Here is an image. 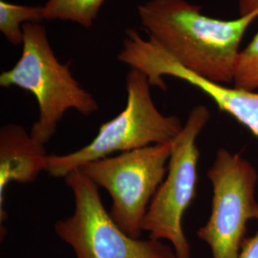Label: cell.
Returning a JSON list of instances; mask_svg holds the SVG:
<instances>
[{
  "label": "cell",
  "instance_id": "3957f363",
  "mask_svg": "<svg viewBox=\"0 0 258 258\" xmlns=\"http://www.w3.org/2000/svg\"><path fill=\"white\" fill-rule=\"evenodd\" d=\"M150 88L146 75L130 69L125 77L126 104L123 110L103 122L88 145L71 153L49 155L47 173L55 178H65L93 161L171 143L184 123L177 116H166L157 108Z\"/></svg>",
  "mask_w": 258,
  "mask_h": 258
},
{
  "label": "cell",
  "instance_id": "8992f818",
  "mask_svg": "<svg viewBox=\"0 0 258 258\" xmlns=\"http://www.w3.org/2000/svg\"><path fill=\"white\" fill-rule=\"evenodd\" d=\"M171 143L93 161L80 169L112 199L111 217L129 236L141 238L143 220L167 172Z\"/></svg>",
  "mask_w": 258,
  "mask_h": 258
},
{
  "label": "cell",
  "instance_id": "30bf717a",
  "mask_svg": "<svg viewBox=\"0 0 258 258\" xmlns=\"http://www.w3.org/2000/svg\"><path fill=\"white\" fill-rule=\"evenodd\" d=\"M43 20V6H24L0 0V32L14 46L23 45L24 24Z\"/></svg>",
  "mask_w": 258,
  "mask_h": 258
},
{
  "label": "cell",
  "instance_id": "277c9868",
  "mask_svg": "<svg viewBox=\"0 0 258 258\" xmlns=\"http://www.w3.org/2000/svg\"><path fill=\"white\" fill-rule=\"evenodd\" d=\"M74 196L73 214L54 225L56 236L76 258H177L160 240L133 238L120 229L102 203L99 186L77 169L64 178Z\"/></svg>",
  "mask_w": 258,
  "mask_h": 258
},
{
  "label": "cell",
  "instance_id": "6da1fadb",
  "mask_svg": "<svg viewBox=\"0 0 258 258\" xmlns=\"http://www.w3.org/2000/svg\"><path fill=\"white\" fill-rule=\"evenodd\" d=\"M201 10L186 0H148L137 7L148 37L179 64L214 83H233L241 41L257 12L227 20Z\"/></svg>",
  "mask_w": 258,
  "mask_h": 258
},
{
  "label": "cell",
  "instance_id": "7c38bea8",
  "mask_svg": "<svg viewBox=\"0 0 258 258\" xmlns=\"http://www.w3.org/2000/svg\"><path fill=\"white\" fill-rule=\"evenodd\" d=\"M240 15L256 11L258 0H238ZM234 87L249 91L258 90V32L247 46L240 52L233 79Z\"/></svg>",
  "mask_w": 258,
  "mask_h": 258
},
{
  "label": "cell",
  "instance_id": "7a4b0ae2",
  "mask_svg": "<svg viewBox=\"0 0 258 258\" xmlns=\"http://www.w3.org/2000/svg\"><path fill=\"white\" fill-rule=\"evenodd\" d=\"M22 54L14 67L0 75L2 87L16 86L31 93L37 100L39 115L31 135L45 145L56 131L68 110L90 116L99 110V103L72 74L69 64H62L40 23L23 25Z\"/></svg>",
  "mask_w": 258,
  "mask_h": 258
},
{
  "label": "cell",
  "instance_id": "52a82bcc",
  "mask_svg": "<svg viewBox=\"0 0 258 258\" xmlns=\"http://www.w3.org/2000/svg\"><path fill=\"white\" fill-rule=\"evenodd\" d=\"M207 176L212 212L197 236L210 247L212 258H239L248 222H258L257 171L239 154L220 148Z\"/></svg>",
  "mask_w": 258,
  "mask_h": 258
},
{
  "label": "cell",
  "instance_id": "4fadbf2b",
  "mask_svg": "<svg viewBox=\"0 0 258 258\" xmlns=\"http://www.w3.org/2000/svg\"><path fill=\"white\" fill-rule=\"evenodd\" d=\"M239 258H258V231L254 236L244 242Z\"/></svg>",
  "mask_w": 258,
  "mask_h": 258
},
{
  "label": "cell",
  "instance_id": "5b68a950",
  "mask_svg": "<svg viewBox=\"0 0 258 258\" xmlns=\"http://www.w3.org/2000/svg\"><path fill=\"white\" fill-rule=\"evenodd\" d=\"M210 119V111L205 105H197L189 112L183 129L172 141L165 180L142 224V230L149 233V238L168 241L177 258H191L183 218L197 192L200 151L196 141Z\"/></svg>",
  "mask_w": 258,
  "mask_h": 258
},
{
  "label": "cell",
  "instance_id": "9c48e42d",
  "mask_svg": "<svg viewBox=\"0 0 258 258\" xmlns=\"http://www.w3.org/2000/svg\"><path fill=\"white\" fill-rule=\"evenodd\" d=\"M45 145L33 138L19 124L8 123L0 129V224L7 220L5 194L11 183H34L46 171Z\"/></svg>",
  "mask_w": 258,
  "mask_h": 258
},
{
  "label": "cell",
  "instance_id": "8fae6325",
  "mask_svg": "<svg viewBox=\"0 0 258 258\" xmlns=\"http://www.w3.org/2000/svg\"><path fill=\"white\" fill-rule=\"evenodd\" d=\"M105 0H47L43 6L45 20L77 23L85 29L93 26Z\"/></svg>",
  "mask_w": 258,
  "mask_h": 258
},
{
  "label": "cell",
  "instance_id": "ba28073f",
  "mask_svg": "<svg viewBox=\"0 0 258 258\" xmlns=\"http://www.w3.org/2000/svg\"><path fill=\"white\" fill-rule=\"evenodd\" d=\"M123 62L130 69L146 75L151 87H158L163 91L166 90L163 79L165 76L174 77L194 85L208 95L220 110L231 115L258 138L256 91L229 87L192 73L179 64L154 40L149 37L146 39L140 35L129 40L123 52Z\"/></svg>",
  "mask_w": 258,
  "mask_h": 258
}]
</instances>
